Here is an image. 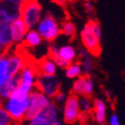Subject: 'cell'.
Instances as JSON below:
<instances>
[{
	"instance_id": "1",
	"label": "cell",
	"mask_w": 125,
	"mask_h": 125,
	"mask_svg": "<svg viewBox=\"0 0 125 125\" xmlns=\"http://www.w3.org/2000/svg\"><path fill=\"white\" fill-rule=\"evenodd\" d=\"M28 95V93L17 87L7 98L3 99L2 106L9 113L13 123H22L26 120Z\"/></svg>"
},
{
	"instance_id": "2",
	"label": "cell",
	"mask_w": 125,
	"mask_h": 125,
	"mask_svg": "<svg viewBox=\"0 0 125 125\" xmlns=\"http://www.w3.org/2000/svg\"><path fill=\"white\" fill-rule=\"evenodd\" d=\"M35 29L45 42L52 43L61 35L60 24L52 14L42 15Z\"/></svg>"
},
{
	"instance_id": "3",
	"label": "cell",
	"mask_w": 125,
	"mask_h": 125,
	"mask_svg": "<svg viewBox=\"0 0 125 125\" xmlns=\"http://www.w3.org/2000/svg\"><path fill=\"white\" fill-rule=\"evenodd\" d=\"M52 59L54 60L58 68H65L69 63L76 61L78 58L76 48L71 44L64 45H56L52 42V45L49 48V54Z\"/></svg>"
},
{
	"instance_id": "4",
	"label": "cell",
	"mask_w": 125,
	"mask_h": 125,
	"mask_svg": "<svg viewBox=\"0 0 125 125\" xmlns=\"http://www.w3.org/2000/svg\"><path fill=\"white\" fill-rule=\"evenodd\" d=\"M27 122L30 125H61L63 123L60 119L59 107L52 100L43 110L27 120Z\"/></svg>"
},
{
	"instance_id": "5",
	"label": "cell",
	"mask_w": 125,
	"mask_h": 125,
	"mask_svg": "<svg viewBox=\"0 0 125 125\" xmlns=\"http://www.w3.org/2000/svg\"><path fill=\"white\" fill-rule=\"evenodd\" d=\"M80 40L81 43L89 53L92 56H99L101 53V45L100 41L101 38L98 37L95 32L93 31L92 26H91V21H88L83 26V28L80 31Z\"/></svg>"
},
{
	"instance_id": "6",
	"label": "cell",
	"mask_w": 125,
	"mask_h": 125,
	"mask_svg": "<svg viewBox=\"0 0 125 125\" xmlns=\"http://www.w3.org/2000/svg\"><path fill=\"white\" fill-rule=\"evenodd\" d=\"M42 15H43V9L39 1H36V0H25L20 18L24 21L28 29L35 28Z\"/></svg>"
},
{
	"instance_id": "7",
	"label": "cell",
	"mask_w": 125,
	"mask_h": 125,
	"mask_svg": "<svg viewBox=\"0 0 125 125\" xmlns=\"http://www.w3.org/2000/svg\"><path fill=\"white\" fill-rule=\"evenodd\" d=\"M25 0H0V22L10 23L20 18Z\"/></svg>"
},
{
	"instance_id": "8",
	"label": "cell",
	"mask_w": 125,
	"mask_h": 125,
	"mask_svg": "<svg viewBox=\"0 0 125 125\" xmlns=\"http://www.w3.org/2000/svg\"><path fill=\"white\" fill-rule=\"evenodd\" d=\"M50 102H51V98L46 96L43 92H41L35 87L28 95L26 120H29L30 118L35 116L37 113H39L41 110H43Z\"/></svg>"
},
{
	"instance_id": "9",
	"label": "cell",
	"mask_w": 125,
	"mask_h": 125,
	"mask_svg": "<svg viewBox=\"0 0 125 125\" xmlns=\"http://www.w3.org/2000/svg\"><path fill=\"white\" fill-rule=\"evenodd\" d=\"M81 114L79 96L71 93L67 96L62 109V122L65 124H75Z\"/></svg>"
},
{
	"instance_id": "10",
	"label": "cell",
	"mask_w": 125,
	"mask_h": 125,
	"mask_svg": "<svg viewBox=\"0 0 125 125\" xmlns=\"http://www.w3.org/2000/svg\"><path fill=\"white\" fill-rule=\"evenodd\" d=\"M37 76H38V70L36 64L30 63L28 61L18 74L19 77L18 88L29 94L36 86Z\"/></svg>"
},
{
	"instance_id": "11",
	"label": "cell",
	"mask_w": 125,
	"mask_h": 125,
	"mask_svg": "<svg viewBox=\"0 0 125 125\" xmlns=\"http://www.w3.org/2000/svg\"><path fill=\"white\" fill-rule=\"evenodd\" d=\"M35 87L52 99L56 93L60 91L61 82L56 75H44L38 73Z\"/></svg>"
},
{
	"instance_id": "12",
	"label": "cell",
	"mask_w": 125,
	"mask_h": 125,
	"mask_svg": "<svg viewBox=\"0 0 125 125\" xmlns=\"http://www.w3.org/2000/svg\"><path fill=\"white\" fill-rule=\"evenodd\" d=\"M94 87L95 84L93 79L89 75L83 74L80 77L74 79L71 87V93H74L78 96L91 97L94 92Z\"/></svg>"
},
{
	"instance_id": "13",
	"label": "cell",
	"mask_w": 125,
	"mask_h": 125,
	"mask_svg": "<svg viewBox=\"0 0 125 125\" xmlns=\"http://www.w3.org/2000/svg\"><path fill=\"white\" fill-rule=\"evenodd\" d=\"M8 59V71L11 76L18 75L21 69L25 66V64L29 61L27 56H25L20 50H11L9 49L7 52Z\"/></svg>"
},
{
	"instance_id": "14",
	"label": "cell",
	"mask_w": 125,
	"mask_h": 125,
	"mask_svg": "<svg viewBox=\"0 0 125 125\" xmlns=\"http://www.w3.org/2000/svg\"><path fill=\"white\" fill-rule=\"evenodd\" d=\"M9 30L12 36V40L14 45H21L24 36L28 31V27L24 23L21 18H17L12 20L9 23Z\"/></svg>"
},
{
	"instance_id": "15",
	"label": "cell",
	"mask_w": 125,
	"mask_h": 125,
	"mask_svg": "<svg viewBox=\"0 0 125 125\" xmlns=\"http://www.w3.org/2000/svg\"><path fill=\"white\" fill-rule=\"evenodd\" d=\"M91 119L97 124L107 123V106L106 103L100 98H96L93 101Z\"/></svg>"
},
{
	"instance_id": "16",
	"label": "cell",
	"mask_w": 125,
	"mask_h": 125,
	"mask_svg": "<svg viewBox=\"0 0 125 125\" xmlns=\"http://www.w3.org/2000/svg\"><path fill=\"white\" fill-rule=\"evenodd\" d=\"M36 67L39 74L44 75H56L58 66L50 56L44 57L38 63H36Z\"/></svg>"
},
{
	"instance_id": "17",
	"label": "cell",
	"mask_w": 125,
	"mask_h": 125,
	"mask_svg": "<svg viewBox=\"0 0 125 125\" xmlns=\"http://www.w3.org/2000/svg\"><path fill=\"white\" fill-rule=\"evenodd\" d=\"M42 42L43 39L38 33V31L35 28H31L28 29V31L26 32L21 45L26 48H36L42 44Z\"/></svg>"
},
{
	"instance_id": "18",
	"label": "cell",
	"mask_w": 125,
	"mask_h": 125,
	"mask_svg": "<svg viewBox=\"0 0 125 125\" xmlns=\"http://www.w3.org/2000/svg\"><path fill=\"white\" fill-rule=\"evenodd\" d=\"M18 86H19L18 75H14L12 77H10L4 84L0 87V96H1L3 99L7 98Z\"/></svg>"
},
{
	"instance_id": "19",
	"label": "cell",
	"mask_w": 125,
	"mask_h": 125,
	"mask_svg": "<svg viewBox=\"0 0 125 125\" xmlns=\"http://www.w3.org/2000/svg\"><path fill=\"white\" fill-rule=\"evenodd\" d=\"M64 69H65V76L69 79H76L84 74L80 62H78V61L71 62Z\"/></svg>"
},
{
	"instance_id": "20",
	"label": "cell",
	"mask_w": 125,
	"mask_h": 125,
	"mask_svg": "<svg viewBox=\"0 0 125 125\" xmlns=\"http://www.w3.org/2000/svg\"><path fill=\"white\" fill-rule=\"evenodd\" d=\"M10 77H12V76L10 75L9 71H8L7 54L4 53L2 55H0V87H1Z\"/></svg>"
},
{
	"instance_id": "21",
	"label": "cell",
	"mask_w": 125,
	"mask_h": 125,
	"mask_svg": "<svg viewBox=\"0 0 125 125\" xmlns=\"http://www.w3.org/2000/svg\"><path fill=\"white\" fill-rule=\"evenodd\" d=\"M60 28H61V34L63 36L71 39L76 36V26L70 20H66V21L62 22Z\"/></svg>"
},
{
	"instance_id": "22",
	"label": "cell",
	"mask_w": 125,
	"mask_h": 125,
	"mask_svg": "<svg viewBox=\"0 0 125 125\" xmlns=\"http://www.w3.org/2000/svg\"><path fill=\"white\" fill-rule=\"evenodd\" d=\"M92 55H87L85 57H82L80 58V64L83 70V73L89 75L91 72L94 69V63H93V60H92Z\"/></svg>"
},
{
	"instance_id": "23",
	"label": "cell",
	"mask_w": 125,
	"mask_h": 125,
	"mask_svg": "<svg viewBox=\"0 0 125 125\" xmlns=\"http://www.w3.org/2000/svg\"><path fill=\"white\" fill-rule=\"evenodd\" d=\"M79 104H80L81 112L91 114L93 108V101L90 99V97L79 96Z\"/></svg>"
},
{
	"instance_id": "24",
	"label": "cell",
	"mask_w": 125,
	"mask_h": 125,
	"mask_svg": "<svg viewBox=\"0 0 125 125\" xmlns=\"http://www.w3.org/2000/svg\"><path fill=\"white\" fill-rule=\"evenodd\" d=\"M13 124V120L3 106H0V125Z\"/></svg>"
},
{
	"instance_id": "25",
	"label": "cell",
	"mask_w": 125,
	"mask_h": 125,
	"mask_svg": "<svg viewBox=\"0 0 125 125\" xmlns=\"http://www.w3.org/2000/svg\"><path fill=\"white\" fill-rule=\"evenodd\" d=\"M66 98H67V95L65 94L64 92H62L60 90V91H58L56 94L53 96V98H52L51 100H52V102L55 103L56 105L59 107V106H61V105H63V104H64Z\"/></svg>"
},
{
	"instance_id": "26",
	"label": "cell",
	"mask_w": 125,
	"mask_h": 125,
	"mask_svg": "<svg viewBox=\"0 0 125 125\" xmlns=\"http://www.w3.org/2000/svg\"><path fill=\"white\" fill-rule=\"evenodd\" d=\"M107 123L110 125H119L120 124V118L117 114L113 113L110 115L109 118H107Z\"/></svg>"
},
{
	"instance_id": "27",
	"label": "cell",
	"mask_w": 125,
	"mask_h": 125,
	"mask_svg": "<svg viewBox=\"0 0 125 125\" xmlns=\"http://www.w3.org/2000/svg\"><path fill=\"white\" fill-rule=\"evenodd\" d=\"M84 9L85 11L87 13H92L93 12V4L91 3L90 0H86V1H84Z\"/></svg>"
},
{
	"instance_id": "28",
	"label": "cell",
	"mask_w": 125,
	"mask_h": 125,
	"mask_svg": "<svg viewBox=\"0 0 125 125\" xmlns=\"http://www.w3.org/2000/svg\"><path fill=\"white\" fill-rule=\"evenodd\" d=\"M8 51V49L6 48V46L4 45V43L2 42L1 38H0V55H2L4 53H6V52Z\"/></svg>"
},
{
	"instance_id": "29",
	"label": "cell",
	"mask_w": 125,
	"mask_h": 125,
	"mask_svg": "<svg viewBox=\"0 0 125 125\" xmlns=\"http://www.w3.org/2000/svg\"><path fill=\"white\" fill-rule=\"evenodd\" d=\"M54 2H56L58 5H60V6H64L66 3H67V1L66 0H53Z\"/></svg>"
},
{
	"instance_id": "30",
	"label": "cell",
	"mask_w": 125,
	"mask_h": 125,
	"mask_svg": "<svg viewBox=\"0 0 125 125\" xmlns=\"http://www.w3.org/2000/svg\"><path fill=\"white\" fill-rule=\"evenodd\" d=\"M2 103H3V98L0 96V106H2Z\"/></svg>"
},
{
	"instance_id": "31",
	"label": "cell",
	"mask_w": 125,
	"mask_h": 125,
	"mask_svg": "<svg viewBox=\"0 0 125 125\" xmlns=\"http://www.w3.org/2000/svg\"><path fill=\"white\" fill-rule=\"evenodd\" d=\"M3 24H9V23H1V22H0V28H1V26H2Z\"/></svg>"
},
{
	"instance_id": "32",
	"label": "cell",
	"mask_w": 125,
	"mask_h": 125,
	"mask_svg": "<svg viewBox=\"0 0 125 125\" xmlns=\"http://www.w3.org/2000/svg\"><path fill=\"white\" fill-rule=\"evenodd\" d=\"M67 2H71V1H73V0H66Z\"/></svg>"
},
{
	"instance_id": "33",
	"label": "cell",
	"mask_w": 125,
	"mask_h": 125,
	"mask_svg": "<svg viewBox=\"0 0 125 125\" xmlns=\"http://www.w3.org/2000/svg\"><path fill=\"white\" fill-rule=\"evenodd\" d=\"M36 1H39V0H36Z\"/></svg>"
},
{
	"instance_id": "34",
	"label": "cell",
	"mask_w": 125,
	"mask_h": 125,
	"mask_svg": "<svg viewBox=\"0 0 125 125\" xmlns=\"http://www.w3.org/2000/svg\"><path fill=\"white\" fill-rule=\"evenodd\" d=\"M84 1H86V0H84Z\"/></svg>"
}]
</instances>
